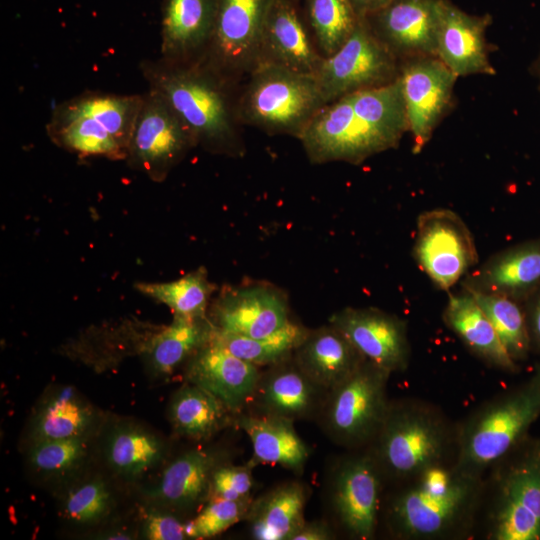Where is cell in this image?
<instances>
[{
    "label": "cell",
    "instance_id": "obj_1",
    "mask_svg": "<svg viewBox=\"0 0 540 540\" xmlns=\"http://www.w3.org/2000/svg\"><path fill=\"white\" fill-rule=\"evenodd\" d=\"M398 484L385 509L387 527L398 539L465 536L483 504L485 477L462 471L454 461L428 467Z\"/></svg>",
    "mask_w": 540,
    "mask_h": 540
},
{
    "label": "cell",
    "instance_id": "obj_2",
    "mask_svg": "<svg viewBox=\"0 0 540 540\" xmlns=\"http://www.w3.org/2000/svg\"><path fill=\"white\" fill-rule=\"evenodd\" d=\"M140 71L149 89L158 92L191 133L196 146L212 153H243L237 112L228 96V83L204 64H171L144 60Z\"/></svg>",
    "mask_w": 540,
    "mask_h": 540
},
{
    "label": "cell",
    "instance_id": "obj_3",
    "mask_svg": "<svg viewBox=\"0 0 540 540\" xmlns=\"http://www.w3.org/2000/svg\"><path fill=\"white\" fill-rule=\"evenodd\" d=\"M458 424L418 399L390 401L384 421L367 446L384 478L403 482L428 467L454 461Z\"/></svg>",
    "mask_w": 540,
    "mask_h": 540
},
{
    "label": "cell",
    "instance_id": "obj_4",
    "mask_svg": "<svg viewBox=\"0 0 540 540\" xmlns=\"http://www.w3.org/2000/svg\"><path fill=\"white\" fill-rule=\"evenodd\" d=\"M540 416V390L526 385L485 402L458 424L455 465L485 477L491 467L527 436Z\"/></svg>",
    "mask_w": 540,
    "mask_h": 540
},
{
    "label": "cell",
    "instance_id": "obj_5",
    "mask_svg": "<svg viewBox=\"0 0 540 540\" xmlns=\"http://www.w3.org/2000/svg\"><path fill=\"white\" fill-rule=\"evenodd\" d=\"M489 471L487 538L540 540V439L526 437Z\"/></svg>",
    "mask_w": 540,
    "mask_h": 540
},
{
    "label": "cell",
    "instance_id": "obj_6",
    "mask_svg": "<svg viewBox=\"0 0 540 540\" xmlns=\"http://www.w3.org/2000/svg\"><path fill=\"white\" fill-rule=\"evenodd\" d=\"M324 105L315 75L260 63L251 71L236 112L239 119L267 133L299 139Z\"/></svg>",
    "mask_w": 540,
    "mask_h": 540
},
{
    "label": "cell",
    "instance_id": "obj_7",
    "mask_svg": "<svg viewBox=\"0 0 540 540\" xmlns=\"http://www.w3.org/2000/svg\"><path fill=\"white\" fill-rule=\"evenodd\" d=\"M391 374L365 360L329 390L319 416L334 442L347 448H360L372 442L389 408L387 383Z\"/></svg>",
    "mask_w": 540,
    "mask_h": 540
},
{
    "label": "cell",
    "instance_id": "obj_8",
    "mask_svg": "<svg viewBox=\"0 0 540 540\" xmlns=\"http://www.w3.org/2000/svg\"><path fill=\"white\" fill-rule=\"evenodd\" d=\"M299 140L309 160L316 164L342 161L359 165L399 145L372 124L350 94L324 105Z\"/></svg>",
    "mask_w": 540,
    "mask_h": 540
},
{
    "label": "cell",
    "instance_id": "obj_9",
    "mask_svg": "<svg viewBox=\"0 0 540 540\" xmlns=\"http://www.w3.org/2000/svg\"><path fill=\"white\" fill-rule=\"evenodd\" d=\"M399 60L359 19L344 44L325 56L315 74L325 103L345 95L389 84L399 76Z\"/></svg>",
    "mask_w": 540,
    "mask_h": 540
},
{
    "label": "cell",
    "instance_id": "obj_10",
    "mask_svg": "<svg viewBox=\"0 0 540 540\" xmlns=\"http://www.w3.org/2000/svg\"><path fill=\"white\" fill-rule=\"evenodd\" d=\"M413 257L440 290L449 291L478 264L475 240L454 211L436 208L422 212L416 222Z\"/></svg>",
    "mask_w": 540,
    "mask_h": 540
},
{
    "label": "cell",
    "instance_id": "obj_11",
    "mask_svg": "<svg viewBox=\"0 0 540 540\" xmlns=\"http://www.w3.org/2000/svg\"><path fill=\"white\" fill-rule=\"evenodd\" d=\"M271 1L216 0L212 36L199 62L228 84L244 71L251 72L258 63Z\"/></svg>",
    "mask_w": 540,
    "mask_h": 540
},
{
    "label": "cell",
    "instance_id": "obj_12",
    "mask_svg": "<svg viewBox=\"0 0 540 540\" xmlns=\"http://www.w3.org/2000/svg\"><path fill=\"white\" fill-rule=\"evenodd\" d=\"M195 146L191 133L168 102L158 92L148 89L143 94L128 145L129 165L153 181H163Z\"/></svg>",
    "mask_w": 540,
    "mask_h": 540
},
{
    "label": "cell",
    "instance_id": "obj_13",
    "mask_svg": "<svg viewBox=\"0 0 540 540\" xmlns=\"http://www.w3.org/2000/svg\"><path fill=\"white\" fill-rule=\"evenodd\" d=\"M398 78L417 154L452 107L458 76L437 56H422L400 61Z\"/></svg>",
    "mask_w": 540,
    "mask_h": 540
},
{
    "label": "cell",
    "instance_id": "obj_14",
    "mask_svg": "<svg viewBox=\"0 0 540 540\" xmlns=\"http://www.w3.org/2000/svg\"><path fill=\"white\" fill-rule=\"evenodd\" d=\"M384 475L372 454L350 455L335 467L330 485L333 513L352 538H373L378 525Z\"/></svg>",
    "mask_w": 540,
    "mask_h": 540
},
{
    "label": "cell",
    "instance_id": "obj_15",
    "mask_svg": "<svg viewBox=\"0 0 540 540\" xmlns=\"http://www.w3.org/2000/svg\"><path fill=\"white\" fill-rule=\"evenodd\" d=\"M209 318L220 331L252 338L272 334L291 320L287 294L263 282L223 288Z\"/></svg>",
    "mask_w": 540,
    "mask_h": 540
},
{
    "label": "cell",
    "instance_id": "obj_16",
    "mask_svg": "<svg viewBox=\"0 0 540 540\" xmlns=\"http://www.w3.org/2000/svg\"><path fill=\"white\" fill-rule=\"evenodd\" d=\"M328 323L340 330L363 355L390 373L405 371L411 347L407 322L376 307H345Z\"/></svg>",
    "mask_w": 540,
    "mask_h": 540
},
{
    "label": "cell",
    "instance_id": "obj_17",
    "mask_svg": "<svg viewBox=\"0 0 540 540\" xmlns=\"http://www.w3.org/2000/svg\"><path fill=\"white\" fill-rule=\"evenodd\" d=\"M440 1L394 0L364 19L399 62L414 57L437 56Z\"/></svg>",
    "mask_w": 540,
    "mask_h": 540
},
{
    "label": "cell",
    "instance_id": "obj_18",
    "mask_svg": "<svg viewBox=\"0 0 540 540\" xmlns=\"http://www.w3.org/2000/svg\"><path fill=\"white\" fill-rule=\"evenodd\" d=\"M328 391L316 384L295 362L293 355L261 370L249 403L256 414L291 421L319 416Z\"/></svg>",
    "mask_w": 540,
    "mask_h": 540
},
{
    "label": "cell",
    "instance_id": "obj_19",
    "mask_svg": "<svg viewBox=\"0 0 540 540\" xmlns=\"http://www.w3.org/2000/svg\"><path fill=\"white\" fill-rule=\"evenodd\" d=\"M489 14L471 15L450 0H441L436 34L437 57L458 77L494 75L490 63L486 31Z\"/></svg>",
    "mask_w": 540,
    "mask_h": 540
},
{
    "label": "cell",
    "instance_id": "obj_20",
    "mask_svg": "<svg viewBox=\"0 0 540 540\" xmlns=\"http://www.w3.org/2000/svg\"><path fill=\"white\" fill-rule=\"evenodd\" d=\"M260 374V367L235 356L214 339L185 363L187 383L210 392L234 413L250 402Z\"/></svg>",
    "mask_w": 540,
    "mask_h": 540
},
{
    "label": "cell",
    "instance_id": "obj_21",
    "mask_svg": "<svg viewBox=\"0 0 540 540\" xmlns=\"http://www.w3.org/2000/svg\"><path fill=\"white\" fill-rule=\"evenodd\" d=\"M473 294L503 296L520 303L540 286V239L501 250L461 281Z\"/></svg>",
    "mask_w": 540,
    "mask_h": 540
},
{
    "label": "cell",
    "instance_id": "obj_22",
    "mask_svg": "<svg viewBox=\"0 0 540 540\" xmlns=\"http://www.w3.org/2000/svg\"><path fill=\"white\" fill-rule=\"evenodd\" d=\"M322 59L309 39L295 2L272 0L263 27L257 65L273 64L315 75Z\"/></svg>",
    "mask_w": 540,
    "mask_h": 540
},
{
    "label": "cell",
    "instance_id": "obj_23",
    "mask_svg": "<svg viewBox=\"0 0 540 540\" xmlns=\"http://www.w3.org/2000/svg\"><path fill=\"white\" fill-rule=\"evenodd\" d=\"M216 0H163L160 59L171 64L199 61L210 42Z\"/></svg>",
    "mask_w": 540,
    "mask_h": 540
},
{
    "label": "cell",
    "instance_id": "obj_24",
    "mask_svg": "<svg viewBox=\"0 0 540 540\" xmlns=\"http://www.w3.org/2000/svg\"><path fill=\"white\" fill-rule=\"evenodd\" d=\"M293 358L319 386L329 392L366 359L350 340L331 324L309 329Z\"/></svg>",
    "mask_w": 540,
    "mask_h": 540
},
{
    "label": "cell",
    "instance_id": "obj_25",
    "mask_svg": "<svg viewBox=\"0 0 540 540\" xmlns=\"http://www.w3.org/2000/svg\"><path fill=\"white\" fill-rule=\"evenodd\" d=\"M220 464L221 456L214 451L189 450L165 468L147 495L170 510L192 509L208 501L212 475Z\"/></svg>",
    "mask_w": 540,
    "mask_h": 540
},
{
    "label": "cell",
    "instance_id": "obj_26",
    "mask_svg": "<svg viewBox=\"0 0 540 540\" xmlns=\"http://www.w3.org/2000/svg\"><path fill=\"white\" fill-rule=\"evenodd\" d=\"M442 319L465 347L487 365L506 372L518 370L517 363L506 352L491 321L471 293L462 289L450 294Z\"/></svg>",
    "mask_w": 540,
    "mask_h": 540
},
{
    "label": "cell",
    "instance_id": "obj_27",
    "mask_svg": "<svg viewBox=\"0 0 540 540\" xmlns=\"http://www.w3.org/2000/svg\"><path fill=\"white\" fill-rule=\"evenodd\" d=\"M308 490L298 481H288L253 499L245 520L256 540H292L306 522L304 509Z\"/></svg>",
    "mask_w": 540,
    "mask_h": 540
},
{
    "label": "cell",
    "instance_id": "obj_28",
    "mask_svg": "<svg viewBox=\"0 0 540 540\" xmlns=\"http://www.w3.org/2000/svg\"><path fill=\"white\" fill-rule=\"evenodd\" d=\"M235 423L247 434L254 464L280 465L294 473H302L309 458V449L297 434L293 421L261 414H243Z\"/></svg>",
    "mask_w": 540,
    "mask_h": 540
},
{
    "label": "cell",
    "instance_id": "obj_29",
    "mask_svg": "<svg viewBox=\"0 0 540 540\" xmlns=\"http://www.w3.org/2000/svg\"><path fill=\"white\" fill-rule=\"evenodd\" d=\"M215 331L216 327L208 316L200 318L174 316L173 322L161 329L145 345L144 358L157 376L171 375L209 343Z\"/></svg>",
    "mask_w": 540,
    "mask_h": 540
},
{
    "label": "cell",
    "instance_id": "obj_30",
    "mask_svg": "<svg viewBox=\"0 0 540 540\" xmlns=\"http://www.w3.org/2000/svg\"><path fill=\"white\" fill-rule=\"evenodd\" d=\"M232 412L221 400L191 383L181 387L169 406L173 429L193 440H207L231 422Z\"/></svg>",
    "mask_w": 540,
    "mask_h": 540
},
{
    "label": "cell",
    "instance_id": "obj_31",
    "mask_svg": "<svg viewBox=\"0 0 540 540\" xmlns=\"http://www.w3.org/2000/svg\"><path fill=\"white\" fill-rule=\"evenodd\" d=\"M165 453L163 440L138 424L122 423L107 437L105 456L115 473L137 478L154 468Z\"/></svg>",
    "mask_w": 540,
    "mask_h": 540
},
{
    "label": "cell",
    "instance_id": "obj_32",
    "mask_svg": "<svg viewBox=\"0 0 540 540\" xmlns=\"http://www.w3.org/2000/svg\"><path fill=\"white\" fill-rule=\"evenodd\" d=\"M96 420L92 406L73 388L63 387L49 394L37 410L34 441L89 434Z\"/></svg>",
    "mask_w": 540,
    "mask_h": 540
},
{
    "label": "cell",
    "instance_id": "obj_33",
    "mask_svg": "<svg viewBox=\"0 0 540 540\" xmlns=\"http://www.w3.org/2000/svg\"><path fill=\"white\" fill-rule=\"evenodd\" d=\"M50 140L58 147L81 156H103L113 160L126 159V150L115 137L95 119L69 114L56 108L46 125Z\"/></svg>",
    "mask_w": 540,
    "mask_h": 540
},
{
    "label": "cell",
    "instance_id": "obj_34",
    "mask_svg": "<svg viewBox=\"0 0 540 540\" xmlns=\"http://www.w3.org/2000/svg\"><path fill=\"white\" fill-rule=\"evenodd\" d=\"M142 100L143 94L85 91L55 108L65 113L86 115L95 119L127 152Z\"/></svg>",
    "mask_w": 540,
    "mask_h": 540
},
{
    "label": "cell",
    "instance_id": "obj_35",
    "mask_svg": "<svg viewBox=\"0 0 540 540\" xmlns=\"http://www.w3.org/2000/svg\"><path fill=\"white\" fill-rule=\"evenodd\" d=\"M308 330L291 319L279 330L263 337H245L216 329L213 339L235 356L265 368L291 357Z\"/></svg>",
    "mask_w": 540,
    "mask_h": 540
},
{
    "label": "cell",
    "instance_id": "obj_36",
    "mask_svg": "<svg viewBox=\"0 0 540 540\" xmlns=\"http://www.w3.org/2000/svg\"><path fill=\"white\" fill-rule=\"evenodd\" d=\"M135 286L142 294L168 306L174 316L186 318L206 317L215 290L204 267L174 281L138 283Z\"/></svg>",
    "mask_w": 540,
    "mask_h": 540
},
{
    "label": "cell",
    "instance_id": "obj_37",
    "mask_svg": "<svg viewBox=\"0 0 540 540\" xmlns=\"http://www.w3.org/2000/svg\"><path fill=\"white\" fill-rule=\"evenodd\" d=\"M471 294L491 321L510 358L516 363L525 360L531 343L523 304L503 296Z\"/></svg>",
    "mask_w": 540,
    "mask_h": 540
},
{
    "label": "cell",
    "instance_id": "obj_38",
    "mask_svg": "<svg viewBox=\"0 0 540 540\" xmlns=\"http://www.w3.org/2000/svg\"><path fill=\"white\" fill-rule=\"evenodd\" d=\"M309 21L325 57L344 44L359 18L349 0H310Z\"/></svg>",
    "mask_w": 540,
    "mask_h": 540
},
{
    "label": "cell",
    "instance_id": "obj_39",
    "mask_svg": "<svg viewBox=\"0 0 540 540\" xmlns=\"http://www.w3.org/2000/svg\"><path fill=\"white\" fill-rule=\"evenodd\" d=\"M90 443L89 434L34 441L29 460L41 473L61 475L71 472L84 462L89 454Z\"/></svg>",
    "mask_w": 540,
    "mask_h": 540
},
{
    "label": "cell",
    "instance_id": "obj_40",
    "mask_svg": "<svg viewBox=\"0 0 540 540\" xmlns=\"http://www.w3.org/2000/svg\"><path fill=\"white\" fill-rule=\"evenodd\" d=\"M112 506L113 497L108 485L100 478H93L66 493L62 511L68 520L85 525L105 518Z\"/></svg>",
    "mask_w": 540,
    "mask_h": 540
},
{
    "label": "cell",
    "instance_id": "obj_41",
    "mask_svg": "<svg viewBox=\"0 0 540 540\" xmlns=\"http://www.w3.org/2000/svg\"><path fill=\"white\" fill-rule=\"evenodd\" d=\"M252 500L209 499L197 516L186 523L187 538H211L245 520Z\"/></svg>",
    "mask_w": 540,
    "mask_h": 540
},
{
    "label": "cell",
    "instance_id": "obj_42",
    "mask_svg": "<svg viewBox=\"0 0 540 540\" xmlns=\"http://www.w3.org/2000/svg\"><path fill=\"white\" fill-rule=\"evenodd\" d=\"M254 465L252 461L241 466L220 464L212 475L209 499L243 500L251 498Z\"/></svg>",
    "mask_w": 540,
    "mask_h": 540
},
{
    "label": "cell",
    "instance_id": "obj_43",
    "mask_svg": "<svg viewBox=\"0 0 540 540\" xmlns=\"http://www.w3.org/2000/svg\"><path fill=\"white\" fill-rule=\"evenodd\" d=\"M142 535L149 540L187 539L186 523L171 512L147 511L143 518Z\"/></svg>",
    "mask_w": 540,
    "mask_h": 540
},
{
    "label": "cell",
    "instance_id": "obj_44",
    "mask_svg": "<svg viewBox=\"0 0 540 540\" xmlns=\"http://www.w3.org/2000/svg\"><path fill=\"white\" fill-rule=\"evenodd\" d=\"M531 350L540 352V286L523 303Z\"/></svg>",
    "mask_w": 540,
    "mask_h": 540
},
{
    "label": "cell",
    "instance_id": "obj_45",
    "mask_svg": "<svg viewBox=\"0 0 540 540\" xmlns=\"http://www.w3.org/2000/svg\"><path fill=\"white\" fill-rule=\"evenodd\" d=\"M333 538L334 533L326 522L306 521L292 540H330Z\"/></svg>",
    "mask_w": 540,
    "mask_h": 540
},
{
    "label": "cell",
    "instance_id": "obj_46",
    "mask_svg": "<svg viewBox=\"0 0 540 540\" xmlns=\"http://www.w3.org/2000/svg\"><path fill=\"white\" fill-rule=\"evenodd\" d=\"M359 19H364L388 6L394 0H349Z\"/></svg>",
    "mask_w": 540,
    "mask_h": 540
},
{
    "label": "cell",
    "instance_id": "obj_47",
    "mask_svg": "<svg viewBox=\"0 0 540 540\" xmlns=\"http://www.w3.org/2000/svg\"><path fill=\"white\" fill-rule=\"evenodd\" d=\"M533 380L535 381L537 387H538L539 390H540V368L537 370V373H536L535 376L533 377Z\"/></svg>",
    "mask_w": 540,
    "mask_h": 540
},
{
    "label": "cell",
    "instance_id": "obj_48",
    "mask_svg": "<svg viewBox=\"0 0 540 540\" xmlns=\"http://www.w3.org/2000/svg\"><path fill=\"white\" fill-rule=\"evenodd\" d=\"M536 72H537V75H538V77L540 79V56H539L538 61L536 63Z\"/></svg>",
    "mask_w": 540,
    "mask_h": 540
}]
</instances>
